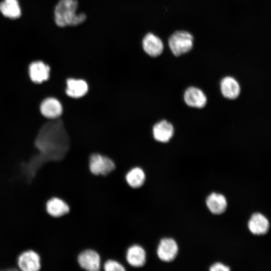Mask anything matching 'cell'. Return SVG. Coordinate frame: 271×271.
Listing matches in <instances>:
<instances>
[{
    "mask_svg": "<svg viewBox=\"0 0 271 271\" xmlns=\"http://www.w3.org/2000/svg\"><path fill=\"white\" fill-rule=\"evenodd\" d=\"M35 146L41 167L62 159L69 147V138L62 121L59 118L47 119L38 132Z\"/></svg>",
    "mask_w": 271,
    "mask_h": 271,
    "instance_id": "obj_1",
    "label": "cell"
},
{
    "mask_svg": "<svg viewBox=\"0 0 271 271\" xmlns=\"http://www.w3.org/2000/svg\"><path fill=\"white\" fill-rule=\"evenodd\" d=\"M78 2L77 0H59L54 9V20L60 27L75 26L83 23L86 16L77 13Z\"/></svg>",
    "mask_w": 271,
    "mask_h": 271,
    "instance_id": "obj_2",
    "label": "cell"
},
{
    "mask_svg": "<svg viewBox=\"0 0 271 271\" xmlns=\"http://www.w3.org/2000/svg\"><path fill=\"white\" fill-rule=\"evenodd\" d=\"M88 169L94 176L106 177L115 170L116 165L108 156L95 153L89 157Z\"/></svg>",
    "mask_w": 271,
    "mask_h": 271,
    "instance_id": "obj_3",
    "label": "cell"
},
{
    "mask_svg": "<svg viewBox=\"0 0 271 271\" xmlns=\"http://www.w3.org/2000/svg\"><path fill=\"white\" fill-rule=\"evenodd\" d=\"M193 37L189 33L178 31L173 33L169 39L170 48L176 56L186 53L191 50Z\"/></svg>",
    "mask_w": 271,
    "mask_h": 271,
    "instance_id": "obj_4",
    "label": "cell"
},
{
    "mask_svg": "<svg viewBox=\"0 0 271 271\" xmlns=\"http://www.w3.org/2000/svg\"><path fill=\"white\" fill-rule=\"evenodd\" d=\"M81 269L86 271L102 270V260L100 254L95 250L87 248L82 250L77 257Z\"/></svg>",
    "mask_w": 271,
    "mask_h": 271,
    "instance_id": "obj_5",
    "label": "cell"
},
{
    "mask_svg": "<svg viewBox=\"0 0 271 271\" xmlns=\"http://www.w3.org/2000/svg\"><path fill=\"white\" fill-rule=\"evenodd\" d=\"M51 71L49 65L40 60L31 61L28 67L29 78L36 84H41L49 80L51 77Z\"/></svg>",
    "mask_w": 271,
    "mask_h": 271,
    "instance_id": "obj_6",
    "label": "cell"
},
{
    "mask_svg": "<svg viewBox=\"0 0 271 271\" xmlns=\"http://www.w3.org/2000/svg\"><path fill=\"white\" fill-rule=\"evenodd\" d=\"M17 264L22 271H38L42 268L41 255L34 250H25L18 256Z\"/></svg>",
    "mask_w": 271,
    "mask_h": 271,
    "instance_id": "obj_7",
    "label": "cell"
},
{
    "mask_svg": "<svg viewBox=\"0 0 271 271\" xmlns=\"http://www.w3.org/2000/svg\"><path fill=\"white\" fill-rule=\"evenodd\" d=\"M125 259L127 266L132 268H140L144 266L147 260L146 251L139 244H133L129 246L126 250Z\"/></svg>",
    "mask_w": 271,
    "mask_h": 271,
    "instance_id": "obj_8",
    "label": "cell"
},
{
    "mask_svg": "<svg viewBox=\"0 0 271 271\" xmlns=\"http://www.w3.org/2000/svg\"><path fill=\"white\" fill-rule=\"evenodd\" d=\"M42 115L47 119L59 118L63 112L62 105L60 101L53 96L45 97L39 105Z\"/></svg>",
    "mask_w": 271,
    "mask_h": 271,
    "instance_id": "obj_9",
    "label": "cell"
},
{
    "mask_svg": "<svg viewBox=\"0 0 271 271\" xmlns=\"http://www.w3.org/2000/svg\"><path fill=\"white\" fill-rule=\"evenodd\" d=\"M178 252V244L174 239L171 238L162 239L157 250L158 257L165 262L173 261L176 258Z\"/></svg>",
    "mask_w": 271,
    "mask_h": 271,
    "instance_id": "obj_10",
    "label": "cell"
},
{
    "mask_svg": "<svg viewBox=\"0 0 271 271\" xmlns=\"http://www.w3.org/2000/svg\"><path fill=\"white\" fill-rule=\"evenodd\" d=\"M45 210L48 215L53 218L61 217L70 212L69 204L62 198L53 196L45 203Z\"/></svg>",
    "mask_w": 271,
    "mask_h": 271,
    "instance_id": "obj_11",
    "label": "cell"
},
{
    "mask_svg": "<svg viewBox=\"0 0 271 271\" xmlns=\"http://www.w3.org/2000/svg\"><path fill=\"white\" fill-rule=\"evenodd\" d=\"M184 99L189 106L198 108L204 107L207 103V97L204 93L199 88L193 86L186 90Z\"/></svg>",
    "mask_w": 271,
    "mask_h": 271,
    "instance_id": "obj_12",
    "label": "cell"
},
{
    "mask_svg": "<svg viewBox=\"0 0 271 271\" xmlns=\"http://www.w3.org/2000/svg\"><path fill=\"white\" fill-rule=\"evenodd\" d=\"M143 48L145 52L151 57L161 55L164 49L162 40L153 33H148L143 38Z\"/></svg>",
    "mask_w": 271,
    "mask_h": 271,
    "instance_id": "obj_13",
    "label": "cell"
},
{
    "mask_svg": "<svg viewBox=\"0 0 271 271\" xmlns=\"http://www.w3.org/2000/svg\"><path fill=\"white\" fill-rule=\"evenodd\" d=\"M173 125L166 120L156 123L153 128L154 139L158 142L167 143L172 138L174 134Z\"/></svg>",
    "mask_w": 271,
    "mask_h": 271,
    "instance_id": "obj_14",
    "label": "cell"
},
{
    "mask_svg": "<svg viewBox=\"0 0 271 271\" xmlns=\"http://www.w3.org/2000/svg\"><path fill=\"white\" fill-rule=\"evenodd\" d=\"M125 181L127 185L133 189L143 187L146 180L144 170L140 167H134L129 169L125 174Z\"/></svg>",
    "mask_w": 271,
    "mask_h": 271,
    "instance_id": "obj_15",
    "label": "cell"
},
{
    "mask_svg": "<svg viewBox=\"0 0 271 271\" xmlns=\"http://www.w3.org/2000/svg\"><path fill=\"white\" fill-rule=\"evenodd\" d=\"M88 90V86L85 81L74 78L66 81V93L72 98H80L85 95Z\"/></svg>",
    "mask_w": 271,
    "mask_h": 271,
    "instance_id": "obj_16",
    "label": "cell"
},
{
    "mask_svg": "<svg viewBox=\"0 0 271 271\" xmlns=\"http://www.w3.org/2000/svg\"><path fill=\"white\" fill-rule=\"evenodd\" d=\"M206 204L210 211L216 215L221 214L225 212L227 202L225 196L221 194L212 193L207 197Z\"/></svg>",
    "mask_w": 271,
    "mask_h": 271,
    "instance_id": "obj_17",
    "label": "cell"
},
{
    "mask_svg": "<svg viewBox=\"0 0 271 271\" xmlns=\"http://www.w3.org/2000/svg\"><path fill=\"white\" fill-rule=\"evenodd\" d=\"M220 89L223 96L229 99L236 98L240 91L238 82L230 76L225 77L221 80Z\"/></svg>",
    "mask_w": 271,
    "mask_h": 271,
    "instance_id": "obj_18",
    "label": "cell"
},
{
    "mask_svg": "<svg viewBox=\"0 0 271 271\" xmlns=\"http://www.w3.org/2000/svg\"><path fill=\"white\" fill-rule=\"evenodd\" d=\"M248 227L250 232L254 234H263L268 230L269 222L263 215L256 213L251 216Z\"/></svg>",
    "mask_w": 271,
    "mask_h": 271,
    "instance_id": "obj_19",
    "label": "cell"
},
{
    "mask_svg": "<svg viewBox=\"0 0 271 271\" xmlns=\"http://www.w3.org/2000/svg\"><path fill=\"white\" fill-rule=\"evenodd\" d=\"M0 12L6 17L17 19L21 15V9L18 0H4L0 3Z\"/></svg>",
    "mask_w": 271,
    "mask_h": 271,
    "instance_id": "obj_20",
    "label": "cell"
},
{
    "mask_svg": "<svg viewBox=\"0 0 271 271\" xmlns=\"http://www.w3.org/2000/svg\"><path fill=\"white\" fill-rule=\"evenodd\" d=\"M102 269L104 271H125V266L120 261L114 259H108L102 264Z\"/></svg>",
    "mask_w": 271,
    "mask_h": 271,
    "instance_id": "obj_21",
    "label": "cell"
},
{
    "mask_svg": "<svg viewBox=\"0 0 271 271\" xmlns=\"http://www.w3.org/2000/svg\"><path fill=\"white\" fill-rule=\"evenodd\" d=\"M209 270L211 271H228L230 270V268L221 262H216L210 266Z\"/></svg>",
    "mask_w": 271,
    "mask_h": 271,
    "instance_id": "obj_22",
    "label": "cell"
}]
</instances>
